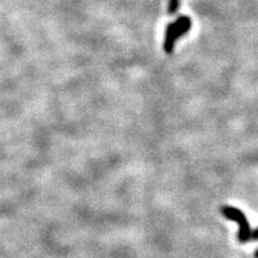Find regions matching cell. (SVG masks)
<instances>
[{"mask_svg":"<svg viewBox=\"0 0 258 258\" xmlns=\"http://www.w3.org/2000/svg\"><path fill=\"white\" fill-rule=\"evenodd\" d=\"M221 213L225 218L230 219V220H233L237 222L238 226H239V233H238V239H239L240 243H246V241L250 240L251 235V228H250V222L247 220L246 217L240 209L231 207V206H224L221 208Z\"/></svg>","mask_w":258,"mask_h":258,"instance_id":"cell-1","label":"cell"},{"mask_svg":"<svg viewBox=\"0 0 258 258\" xmlns=\"http://www.w3.org/2000/svg\"><path fill=\"white\" fill-rule=\"evenodd\" d=\"M176 41H177V36H176L175 23H171L167 25L166 32H165V40H164V50H165V53L167 54L172 53Z\"/></svg>","mask_w":258,"mask_h":258,"instance_id":"cell-2","label":"cell"},{"mask_svg":"<svg viewBox=\"0 0 258 258\" xmlns=\"http://www.w3.org/2000/svg\"><path fill=\"white\" fill-rule=\"evenodd\" d=\"M175 28H176L177 40H178L180 36H184L186 32L190 30V28H191V19L186 17V16L179 17L175 22Z\"/></svg>","mask_w":258,"mask_h":258,"instance_id":"cell-3","label":"cell"},{"mask_svg":"<svg viewBox=\"0 0 258 258\" xmlns=\"http://www.w3.org/2000/svg\"><path fill=\"white\" fill-rule=\"evenodd\" d=\"M179 0H169V14L175 15L178 10Z\"/></svg>","mask_w":258,"mask_h":258,"instance_id":"cell-4","label":"cell"},{"mask_svg":"<svg viewBox=\"0 0 258 258\" xmlns=\"http://www.w3.org/2000/svg\"><path fill=\"white\" fill-rule=\"evenodd\" d=\"M250 239L253 240V241H257L258 240V227L254 228V230H251Z\"/></svg>","mask_w":258,"mask_h":258,"instance_id":"cell-5","label":"cell"},{"mask_svg":"<svg viewBox=\"0 0 258 258\" xmlns=\"http://www.w3.org/2000/svg\"><path fill=\"white\" fill-rule=\"evenodd\" d=\"M254 257H256V258H258V249L256 250V252H254Z\"/></svg>","mask_w":258,"mask_h":258,"instance_id":"cell-6","label":"cell"}]
</instances>
